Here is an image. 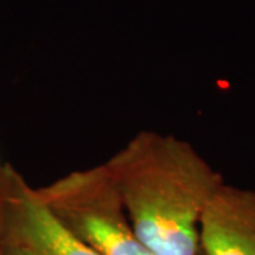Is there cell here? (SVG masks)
Here are the masks:
<instances>
[{"label": "cell", "instance_id": "cell-1", "mask_svg": "<svg viewBox=\"0 0 255 255\" xmlns=\"http://www.w3.org/2000/svg\"><path fill=\"white\" fill-rule=\"evenodd\" d=\"M104 164L152 254L200 255L201 217L226 182L189 142L142 130Z\"/></svg>", "mask_w": 255, "mask_h": 255}, {"label": "cell", "instance_id": "cell-2", "mask_svg": "<svg viewBox=\"0 0 255 255\" xmlns=\"http://www.w3.org/2000/svg\"><path fill=\"white\" fill-rule=\"evenodd\" d=\"M36 191L55 219L100 255H153L137 238L104 163L74 170Z\"/></svg>", "mask_w": 255, "mask_h": 255}, {"label": "cell", "instance_id": "cell-3", "mask_svg": "<svg viewBox=\"0 0 255 255\" xmlns=\"http://www.w3.org/2000/svg\"><path fill=\"white\" fill-rule=\"evenodd\" d=\"M1 170L6 243L37 255H100L55 219L16 169L4 164Z\"/></svg>", "mask_w": 255, "mask_h": 255}, {"label": "cell", "instance_id": "cell-4", "mask_svg": "<svg viewBox=\"0 0 255 255\" xmlns=\"http://www.w3.org/2000/svg\"><path fill=\"white\" fill-rule=\"evenodd\" d=\"M201 255H255V190L224 183L200 221Z\"/></svg>", "mask_w": 255, "mask_h": 255}, {"label": "cell", "instance_id": "cell-5", "mask_svg": "<svg viewBox=\"0 0 255 255\" xmlns=\"http://www.w3.org/2000/svg\"><path fill=\"white\" fill-rule=\"evenodd\" d=\"M0 255H37L36 253L30 251L27 248L23 247L14 246V244H9L3 240V246L0 250Z\"/></svg>", "mask_w": 255, "mask_h": 255}, {"label": "cell", "instance_id": "cell-6", "mask_svg": "<svg viewBox=\"0 0 255 255\" xmlns=\"http://www.w3.org/2000/svg\"><path fill=\"white\" fill-rule=\"evenodd\" d=\"M4 234V201H3V170L0 166V250L3 246Z\"/></svg>", "mask_w": 255, "mask_h": 255}, {"label": "cell", "instance_id": "cell-7", "mask_svg": "<svg viewBox=\"0 0 255 255\" xmlns=\"http://www.w3.org/2000/svg\"><path fill=\"white\" fill-rule=\"evenodd\" d=\"M200 255H201V253H200Z\"/></svg>", "mask_w": 255, "mask_h": 255}]
</instances>
